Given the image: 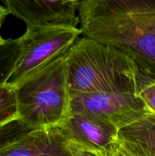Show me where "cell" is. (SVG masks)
I'll list each match as a JSON object with an SVG mask.
<instances>
[{"label": "cell", "mask_w": 155, "mask_h": 156, "mask_svg": "<svg viewBox=\"0 0 155 156\" xmlns=\"http://www.w3.org/2000/svg\"><path fill=\"white\" fill-rule=\"evenodd\" d=\"M9 13L27 27L78 28V0H3Z\"/></svg>", "instance_id": "cell-6"}, {"label": "cell", "mask_w": 155, "mask_h": 156, "mask_svg": "<svg viewBox=\"0 0 155 156\" xmlns=\"http://www.w3.org/2000/svg\"><path fill=\"white\" fill-rule=\"evenodd\" d=\"M66 53L12 87L18 118L33 130L58 126L68 116L70 97Z\"/></svg>", "instance_id": "cell-3"}, {"label": "cell", "mask_w": 155, "mask_h": 156, "mask_svg": "<svg viewBox=\"0 0 155 156\" xmlns=\"http://www.w3.org/2000/svg\"><path fill=\"white\" fill-rule=\"evenodd\" d=\"M20 50L19 38L4 40L0 42V86L6 85L10 79Z\"/></svg>", "instance_id": "cell-10"}, {"label": "cell", "mask_w": 155, "mask_h": 156, "mask_svg": "<svg viewBox=\"0 0 155 156\" xmlns=\"http://www.w3.org/2000/svg\"><path fill=\"white\" fill-rule=\"evenodd\" d=\"M19 118L0 126V149L15 143L33 131Z\"/></svg>", "instance_id": "cell-12"}, {"label": "cell", "mask_w": 155, "mask_h": 156, "mask_svg": "<svg viewBox=\"0 0 155 156\" xmlns=\"http://www.w3.org/2000/svg\"><path fill=\"white\" fill-rule=\"evenodd\" d=\"M67 146L71 156H101L99 152L80 149L71 145L67 144Z\"/></svg>", "instance_id": "cell-15"}, {"label": "cell", "mask_w": 155, "mask_h": 156, "mask_svg": "<svg viewBox=\"0 0 155 156\" xmlns=\"http://www.w3.org/2000/svg\"><path fill=\"white\" fill-rule=\"evenodd\" d=\"M117 141L130 156H155V115L147 114L119 129Z\"/></svg>", "instance_id": "cell-9"}, {"label": "cell", "mask_w": 155, "mask_h": 156, "mask_svg": "<svg viewBox=\"0 0 155 156\" xmlns=\"http://www.w3.org/2000/svg\"><path fill=\"white\" fill-rule=\"evenodd\" d=\"M66 64L69 96L107 92L138 94L139 66L122 49L84 37L67 52Z\"/></svg>", "instance_id": "cell-2"}, {"label": "cell", "mask_w": 155, "mask_h": 156, "mask_svg": "<svg viewBox=\"0 0 155 156\" xmlns=\"http://www.w3.org/2000/svg\"><path fill=\"white\" fill-rule=\"evenodd\" d=\"M81 34L80 28L27 27L19 38V56L6 85L13 87L35 70L66 53Z\"/></svg>", "instance_id": "cell-4"}, {"label": "cell", "mask_w": 155, "mask_h": 156, "mask_svg": "<svg viewBox=\"0 0 155 156\" xmlns=\"http://www.w3.org/2000/svg\"><path fill=\"white\" fill-rule=\"evenodd\" d=\"M67 144L100 152L117 140L119 129L103 120L82 114H69L58 126Z\"/></svg>", "instance_id": "cell-7"}, {"label": "cell", "mask_w": 155, "mask_h": 156, "mask_svg": "<svg viewBox=\"0 0 155 156\" xmlns=\"http://www.w3.org/2000/svg\"><path fill=\"white\" fill-rule=\"evenodd\" d=\"M78 11L84 37L125 50L155 73V0H81Z\"/></svg>", "instance_id": "cell-1"}, {"label": "cell", "mask_w": 155, "mask_h": 156, "mask_svg": "<svg viewBox=\"0 0 155 156\" xmlns=\"http://www.w3.org/2000/svg\"><path fill=\"white\" fill-rule=\"evenodd\" d=\"M69 97L68 114L77 113L97 117L119 130L151 114L139 96L132 93L76 94Z\"/></svg>", "instance_id": "cell-5"}, {"label": "cell", "mask_w": 155, "mask_h": 156, "mask_svg": "<svg viewBox=\"0 0 155 156\" xmlns=\"http://www.w3.org/2000/svg\"><path fill=\"white\" fill-rule=\"evenodd\" d=\"M138 95L152 114L155 115V73L139 67L138 73Z\"/></svg>", "instance_id": "cell-11"}, {"label": "cell", "mask_w": 155, "mask_h": 156, "mask_svg": "<svg viewBox=\"0 0 155 156\" xmlns=\"http://www.w3.org/2000/svg\"><path fill=\"white\" fill-rule=\"evenodd\" d=\"M0 156H71L58 126L34 129L0 149Z\"/></svg>", "instance_id": "cell-8"}, {"label": "cell", "mask_w": 155, "mask_h": 156, "mask_svg": "<svg viewBox=\"0 0 155 156\" xmlns=\"http://www.w3.org/2000/svg\"><path fill=\"white\" fill-rule=\"evenodd\" d=\"M9 10L7 9V8L5 6H3L2 5H0V42L4 41L5 39H3L2 37V34H1V30H2V24L4 23L6 17L9 15Z\"/></svg>", "instance_id": "cell-16"}, {"label": "cell", "mask_w": 155, "mask_h": 156, "mask_svg": "<svg viewBox=\"0 0 155 156\" xmlns=\"http://www.w3.org/2000/svg\"><path fill=\"white\" fill-rule=\"evenodd\" d=\"M18 118L15 91L8 85L0 86V126Z\"/></svg>", "instance_id": "cell-13"}, {"label": "cell", "mask_w": 155, "mask_h": 156, "mask_svg": "<svg viewBox=\"0 0 155 156\" xmlns=\"http://www.w3.org/2000/svg\"><path fill=\"white\" fill-rule=\"evenodd\" d=\"M99 153L101 156H130L123 150L117 140L115 142L104 148Z\"/></svg>", "instance_id": "cell-14"}]
</instances>
